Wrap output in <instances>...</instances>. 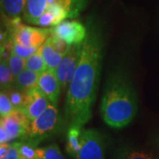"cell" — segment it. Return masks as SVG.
I'll return each instance as SVG.
<instances>
[{"label":"cell","mask_w":159,"mask_h":159,"mask_svg":"<svg viewBox=\"0 0 159 159\" xmlns=\"http://www.w3.org/2000/svg\"><path fill=\"white\" fill-rule=\"evenodd\" d=\"M102 60V37L91 29L81 43L79 64L67 89L65 117L68 125L83 126L91 119Z\"/></svg>","instance_id":"6da1fadb"},{"label":"cell","mask_w":159,"mask_h":159,"mask_svg":"<svg viewBox=\"0 0 159 159\" xmlns=\"http://www.w3.org/2000/svg\"><path fill=\"white\" fill-rule=\"evenodd\" d=\"M136 112V95L130 81L123 74H112L105 86L101 102L103 121L113 128H122L134 119Z\"/></svg>","instance_id":"7a4b0ae2"},{"label":"cell","mask_w":159,"mask_h":159,"mask_svg":"<svg viewBox=\"0 0 159 159\" xmlns=\"http://www.w3.org/2000/svg\"><path fill=\"white\" fill-rule=\"evenodd\" d=\"M6 27L14 43L30 47H41L51 33V29H37L24 25L20 17L8 18Z\"/></svg>","instance_id":"3957f363"},{"label":"cell","mask_w":159,"mask_h":159,"mask_svg":"<svg viewBox=\"0 0 159 159\" xmlns=\"http://www.w3.org/2000/svg\"><path fill=\"white\" fill-rule=\"evenodd\" d=\"M59 126L60 116L57 110V104L51 102L49 107L43 113L30 121L27 134L23 140H33L41 142L55 134Z\"/></svg>","instance_id":"277c9868"},{"label":"cell","mask_w":159,"mask_h":159,"mask_svg":"<svg viewBox=\"0 0 159 159\" xmlns=\"http://www.w3.org/2000/svg\"><path fill=\"white\" fill-rule=\"evenodd\" d=\"M80 51L81 43L72 44L55 70V74L60 83L61 90L66 89V88L68 89L71 81L73 80L79 64Z\"/></svg>","instance_id":"5b68a950"},{"label":"cell","mask_w":159,"mask_h":159,"mask_svg":"<svg viewBox=\"0 0 159 159\" xmlns=\"http://www.w3.org/2000/svg\"><path fill=\"white\" fill-rule=\"evenodd\" d=\"M104 139L102 134L95 129H83L81 148L76 159H104Z\"/></svg>","instance_id":"8992f818"},{"label":"cell","mask_w":159,"mask_h":159,"mask_svg":"<svg viewBox=\"0 0 159 159\" xmlns=\"http://www.w3.org/2000/svg\"><path fill=\"white\" fill-rule=\"evenodd\" d=\"M30 123L27 116L20 111H15L11 115L1 118L0 126L7 133L9 142L15 140H23L26 136Z\"/></svg>","instance_id":"52a82bcc"},{"label":"cell","mask_w":159,"mask_h":159,"mask_svg":"<svg viewBox=\"0 0 159 159\" xmlns=\"http://www.w3.org/2000/svg\"><path fill=\"white\" fill-rule=\"evenodd\" d=\"M51 32L70 45L82 43L88 34L84 25L76 20L63 21L51 29Z\"/></svg>","instance_id":"ba28073f"},{"label":"cell","mask_w":159,"mask_h":159,"mask_svg":"<svg viewBox=\"0 0 159 159\" xmlns=\"http://www.w3.org/2000/svg\"><path fill=\"white\" fill-rule=\"evenodd\" d=\"M51 104V101L38 88L26 91V102L20 111L32 121L43 113Z\"/></svg>","instance_id":"9c48e42d"},{"label":"cell","mask_w":159,"mask_h":159,"mask_svg":"<svg viewBox=\"0 0 159 159\" xmlns=\"http://www.w3.org/2000/svg\"><path fill=\"white\" fill-rule=\"evenodd\" d=\"M38 89L50 99L51 102L57 104L61 87L55 71L46 69L45 71L39 74Z\"/></svg>","instance_id":"30bf717a"},{"label":"cell","mask_w":159,"mask_h":159,"mask_svg":"<svg viewBox=\"0 0 159 159\" xmlns=\"http://www.w3.org/2000/svg\"><path fill=\"white\" fill-rule=\"evenodd\" d=\"M82 130V126L80 125H69L66 134V150L71 157H76V156L80 150Z\"/></svg>","instance_id":"8fae6325"},{"label":"cell","mask_w":159,"mask_h":159,"mask_svg":"<svg viewBox=\"0 0 159 159\" xmlns=\"http://www.w3.org/2000/svg\"><path fill=\"white\" fill-rule=\"evenodd\" d=\"M38 79L39 74L26 68L15 77L14 87L19 90H31L38 88Z\"/></svg>","instance_id":"7c38bea8"},{"label":"cell","mask_w":159,"mask_h":159,"mask_svg":"<svg viewBox=\"0 0 159 159\" xmlns=\"http://www.w3.org/2000/svg\"><path fill=\"white\" fill-rule=\"evenodd\" d=\"M46 0H28L23 11L24 20L29 24L35 25L37 20L46 10Z\"/></svg>","instance_id":"4fadbf2b"},{"label":"cell","mask_w":159,"mask_h":159,"mask_svg":"<svg viewBox=\"0 0 159 159\" xmlns=\"http://www.w3.org/2000/svg\"><path fill=\"white\" fill-rule=\"evenodd\" d=\"M41 52L45 60L47 69L55 71L59 63L61 62L64 54H60L55 51L48 42V40H46L44 43L41 46Z\"/></svg>","instance_id":"5bb4252c"},{"label":"cell","mask_w":159,"mask_h":159,"mask_svg":"<svg viewBox=\"0 0 159 159\" xmlns=\"http://www.w3.org/2000/svg\"><path fill=\"white\" fill-rule=\"evenodd\" d=\"M15 76L12 74L7 59L1 58L0 63V85L1 90H6L14 86Z\"/></svg>","instance_id":"9a60e30c"},{"label":"cell","mask_w":159,"mask_h":159,"mask_svg":"<svg viewBox=\"0 0 159 159\" xmlns=\"http://www.w3.org/2000/svg\"><path fill=\"white\" fill-rule=\"evenodd\" d=\"M28 0H1L4 11L9 18L19 17L24 11Z\"/></svg>","instance_id":"2e32d148"},{"label":"cell","mask_w":159,"mask_h":159,"mask_svg":"<svg viewBox=\"0 0 159 159\" xmlns=\"http://www.w3.org/2000/svg\"><path fill=\"white\" fill-rule=\"evenodd\" d=\"M26 68L34 71L39 74L47 69L45 60L41 52V47L33 55L26 58Z\"/></svg>","instance_id":"e0dca14e"},{"label":"cell","mask_w":159,"mask_h":159,"mask_svg":"<svg viewBox=\"0 0 159 159\" xmlns=\"http://www.w3.org/2000/svg\"><path fill=\"white\" fill-rule=\"evenodd\" d=\"M35 159H66L57 144L37 148Z\"/></svg>","instance_id":"ac0fdd59"},{"label":"cell","mask_w":159,"mask_h":159,"mask_svg":"<svg viewBox=\"0 0 159 159\" xmlns=\"http://www.w3.org/2000/svg\"><path fill=\"white\" fill-rule=\"evenodd\" d=\"M39 143L33 140H22L20 146V155L21 159H35L36 149Z\"/></svg>","instance_id":"d6986e66"},{"label":"cell","mask_w":159,"mask_h":159,"mask_svg":"<svg viewBox=\"0 0 159 159\" xmlns=\"http://www.w3.org/2000/svg\"><path fill=\"white\" fill-rule=\"evenodd\" d=\"M5 91H6L15 110L21 111L26 102V91L19 90L18 89L13 88V87Z\"/></svg>","instance_id":"ffe728a7"},{"label":"cell","mask_w":159,"mask_h":159,"mask_svg":"<svg viewBox=\"0 0 159 159\" xmlns=\"http://www.w3.org/2000/svg\"><path fill=\"white\" fill-rule=\"evenodd\" d=\"M7 61L12 74H14L15 77L20 74L24 69H26V58L18 56L13 51H11V55L8 57Z\"/></svg>","instance_id":"44dd1931"},{"label":"cell","mask_w":159,"mask_h":159,"mask_svg":"<svg viewBox=\"0 0 159 159\" xmlns=\"http://www.w3.org/2000/svg\"><path fill=\"white\" fill-rule=\"evenodd\" d=\"M117 159H155L150 154L145 151L134 150L130 148H123L119 151L117 156Z\"/></svg>","instance_id":"7402d4cb"},{"label":"cell","mask_w":159,"mask_h":159,"mask_svg":"<svg viewBox=\"0 0 159 159\" xmlns=\"http://www.w3.org/2000/svg\"><path fill=\"white\" fill-rule=\"evenodd\" d=\"M15 111L16 110L13 107L6 91L1 90V94H0V116L1 118L9 116Z\"/></svg>","instance_id":"603a6c76"},{"label":"cell","mask_w":159,"mask_h":159,"mask_svg":"<svg viewBox=\"0 0 159 159\" xmlns=\"http://www.w3.org/2000/svg\"><path fill=\"white\" fill-rule=\"evenodd\" d=\"M47 40L55 51L58 53H60V54H64V55L66 53V51H68L69 47L71 46L67 43H66L64 40L52 34L51 32L50 33V35L48 36Z\"/></svg>","instance_id":"cb8c5ba5"},{"label":"cell","mask_w":159,"mask_h":159,"mask_svg":"<svg viewBox=\"0 0 159 159\" xmlns=\"http://www.w3.org/2000/svg\"><path fill=\"white\" fill-rule=\"evenodd\" d=\"M40 47H30V46H24L19 43H13V51L17 54L18 56L23 57V58H28L31 55H33L34 52L38 51Z\"/></svg>","instance_id":"d4e9b609"},{"label":"cell","mask_w":159,"mask_h":159,"mask_svg":"<svg viewBox=\"0 0 159 159\" xmlns=\"http://www.w3.org/2000/svg\"><path fill=\"white\" fill-rule=\"evenodd\" d=\"M35 25L40 27H55L57 25V21L51 11H45L37 20Z\"/></svg>","instance_id":"484cf974"},{"label":"cell","mask_w":159,"mask_h":159,"mask_svg":"<svg viewBox=\"0 0 159 159\" xmlns=\"http://www.w3.org/2000/svg\"><path fill=\"white\" fill-rule=\"evenodd\" d=\"M20 144H21V141L10 143L6 154L4 156V157L0 159H21L20 155Z\"/></svg>","instance_id":"4316f807"},{"label":"cell","mask_w":159,"mask_h":159,"mask_svg":"<svg viewBox=\"0 0 159 159\" xmlns=\"http://www.w3.org/2000/svg\"><path fill=\"white\" fill-rule=\"evenodd\" d=\"M4 143H9V138L6 130L0 126V144H4Z\"/></svg>","instance_id":"83f0119b"},{"label":"cell","mask_w":159,"mask_h":159,"mask_svg":"<svg viewBox=\"0 0 159 159\" xmlns=\"http://www.w3.org/2000/svg\"><path fill=\"white\" fill-rule=\"evenodd\" d=\"M9 144H10V143H4V144H1V146H0V158L4 157V156L6 154L7 149H8V147H9Z\"/></svg>","instance_id":"f1b7e54d"}]
</instances>
